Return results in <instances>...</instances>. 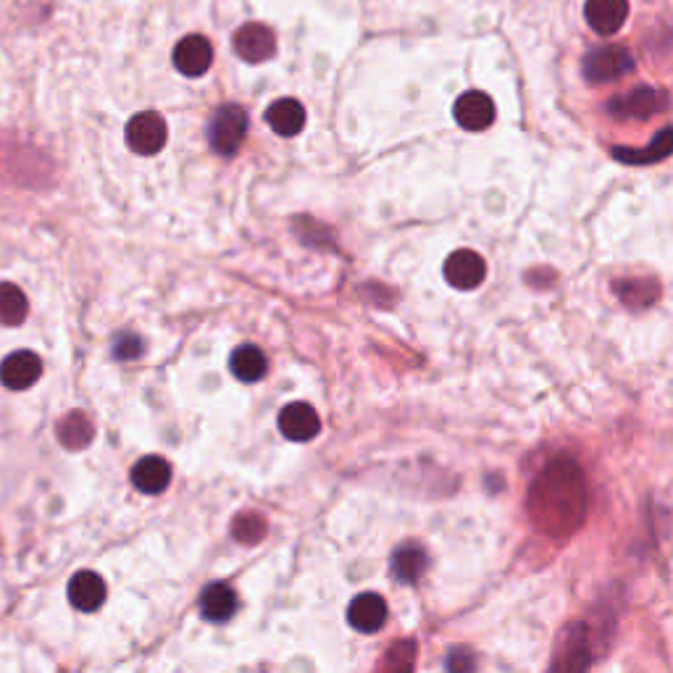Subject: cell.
<instances>
[{
	"label": "cell",
	"instance_id": "obj_16",
	"mask_svg": "<svg viewBox=\"0 0 673 673\" xmlns=\"http://www.w3.org/2000/svg\"><path fill=\"white\" fill-rule=\"evenodd\" d=\"M171 482V466L158 455H148L142 458L135 468H132V484L145 495H161L163 489Z\"/></svg>",
	"mask_w": 673,
	"mask_h": 673
},
{
	"label": "cell",
	"instance_id": "obj_1",
	"mask_svg": "<svg viewBox=\"0 0 673 673\" xmlns=\"http://www.w3.org/2000/svg\"><path fill=\"white\" fill-rule=\"evenodd\" d=\"M587 511V487L581 468L571 458H558L542 468L529 489V513L550 537H568L579 529Z\"/></svg>",
	"mask_w": 673,
	"mask_h": 673
},
{
	"label": "cell",
	"instance_id": "obj_21",
	"mask_svg": "<svg viewBox=\"0 0 673 673\" xmlns=\"http://www.w3.org/2000/svg\"><path fill=\"white\" fill-rule=\"evenodd\" d=\"M392 571L400 584H416L426 571V553L418 545L400 547L392 560Z\"/></svg>",
	"mask_w": 673,
	"mask_h": 673
},
{
	"label": "cell",
	"instance_id": "obj_18",
	"mask_svg": "<svg viewBox=\"0 0 673 673\" xmlns=\"http://www.w3.org/2000/svg\"><path fill=\"white\" fill-rule=\"evenodd\" d=\"M673 153V127H666L663 132L655 135V140L642 150L631 148H613V158L631 163V166H647V163H658Z\"/></svg>",
	"mask_w": 673,
	"mask_h": 673
},
{
	"label": "cell",
	"instance_id": "obj_2",
	"mask_svg": "<svg viewBox=\"0 0 673 673\" xmlns=\"http://www.w3.org/2000/svg\"><path fill=\"white\" fill-rule=\"evenodd\" d=\"M584 79L592 85H605V82H616L634 71V58L621 45H600L592 48L581 61Z\"/></svg>",
	"mask_w": 673,
	"mask_h": 673
},
{
	"label": "cell",
	"instance_id": "obj_19",
	"mask_svg": "<svg viewBox=\"0 0 673 673\" xmlns=\"http://www.w3.org/2000/svg\"><path fill=\"white\" fill-rule=\"evenodd\" d=\"M229 369L232 374L240 379V382H261L263 376H266V369H269V361H266V355L256 348V345H242L232 353L229 358Z\"/></svg>",
	"mask_w": 673,
	"mask_h": 673
},
{
	"label": "cell",
	"instance_id": "obj_24",
	"mask_svg": "<svg viewBox=\"0 0 673 673\" xmlns=\"http://www.w3.org/2000/svg\"><path fill=\"white\" fill-rule=\"evenodd\" d=\"M413 652H416V645H413L411 639H403L395 650L390 652L392 663L395 666L387 668V673H411L413 671Z\"/></svg>",
	"mask_w": 673,
	"mask_h": 673
},
{
	"label": "cell",
	"instance_id": "obj_25",
	"mask_svg": "<svg viewBox=\"0 0 673 673\" xmlns=\"http://www.w3.org/2000/svg\"><path fill=\"white\" fill-rule=\"evenodd\" d=\"M474 655L468 650H453L447 655V671L450 673H474Z\"/></svg>",
	"mask_w": 673,
	"mask_h": 673
},
{
	"label": "cell",
	"instance_id": "obj_15",
	"mask_svg": "<svg viewBox=\"0 0 673 673\" xmlns=\"http://www.w3.org/2000/svg\"><path fill=\"white\" fill-rule=\"evenodd\" d=\"M200 613L211 624H224L237 613V595L229 584H211L203 589L200 597Z\"/></svg>",
	"mask_w": 673,
	"mask_h": 673
},
{
	"label": "cell",
	"instance_id": "obj_26",
	"mask_svg": "<svg viewBox=\"0 0 673 673\" xmlns=\"http://www.w3.org/2000/svg\"><path fill=\"white\" fill-rule=\"evenodd\" d=\"M140 353L142 342L137 340V337H132V334H127V337H121V340L116 342V355H119V358H137Z\"/></svg>",
	"mask_w": 673,
	"mask_h": 673
},
{
	"label": "cell",
	"instance_id": "obj_3",
	"mask_svg": "<svg viewBox=\"0 0 673 673\" xmlns=\"http://www.w3.org/2000/svg\"><path fill=\"white\" fill-rule=\"evenodd\" d=\"M668 108V95L658 87L642 85L634 87L629 93H621L616 98H610L605 103V111H608L613 119H650V116L660 114Z\"/></svg>",
	"mask_w": 673,
	"mask_h": 673
},
{
	"label": "cell",
	"instance_id": "obj_17",
	"mask_svg": "<svg viewBox=\"0 0 673 673\" xmlns=\"http://www.w3.org/2000/svg\"><path fill=\"white\" fill-rule=\"evenodd\" d=\"M266 121L277 135L295 137L305 127V108L295 98H282L277 103H271L269 111H266Z\"/></svg>",
	"mask_w": 673,
	"mask_h": 673
},
{
	"label": "cell",
	"instance_id": "obj_9",
	"mask_svg": "<svg viewBox=\"0 0 673 673\" xmlns=\"http://www.w3.org/2000/svg\"><path fill=\"white\" fill-rule=\"evenodd\" d=\"M453 114L455 121L466 132H484L495 121V103H492V98L487 93L471 90V93L461 95V98L455 100Z\"/></svg>",
	"mask_w": 673,
	"mask_h": 673
},
{
	"label": "cell",
	"instance_id": "obj_12",
	"mask_svg": "<svg viewBox=\"0 0 673 673\" xmlns=\"http://www.w3.org/2000/svg\"><path fill=\"white\" fill-rule=\"evenodd\" d=\"M106 581L100 579V574L95 571H79L74 574V579L69 581V600L71 605L82 613H95V610L103 608L106 603Z\"/></svg>",
	"mask_w": 673,
	"mask_h": 673
},
{
	"label": "cell",
	"instance_id": "obj_8",
	"mask_svg": "<svg viewBox=\"0 0 673 673\" xmlns=\"http://www.w3.org/2000/svg\"><path fill=\"white\" fill-rule=\"evenodd\" d=\"M40 376H43V361L29 350L11 353L6 361L0 363V382L14 392L29 390Z\"/></svg>",
	"mask_w": 673,
	"mask_h": 673
},
{
	"label": "cell",
	"instance_id": "obj_13",
	"mask_svg": "<svg viewBox=\"0 0 673 673\" xmlns=\"http://www.w3.org/2000/svg\"><path fill=\"white\" fill-rule=\"evenodd\" d=\"M584 16L597 35H616L629 16V0H587Z\"/></svg>",
	"mask_w": 673,
	"mask_h": 673
},
{
	"label": "cell",
	"instance_id": "obj_23",
	"mask_svg": "<svg viewBox=\"0 0 673 673\" xmlns=\"http://www.w3.org/2000/svg\"><path fill=\"white\" fill-rule=\"evenodd\" d=\"M232 532L234 537L240 539V542H245V545H256L258 539L263 537V532H266V524H263V518L258 516V513H242V516L234 521Z\"/></svg>",
	"mask_w": 673,
	"mask_h": 673
},
{
	"label": "cell",
	"instance_id": "obj_7",
	"mask_svg": "<svg viewBox=\"0 0 673 673\" xmlns=\"http://www.w3.org/2000/svg\"><path fill=\"white\" fill-rule=\"evenodd\" d=\"M487 277V263L474 250H455L445 261V279L455 290H476Z\"/></svg>",
	"mask_w": 673,
	"mask_h": 673
},
{
	"label": "cell",
	"instance_id": "obj_14",
	"mask_svg": "<svg viewBox=\"0 0 673 673\" xmlns=\"http://www.w3.org/2000/svg\"><path fill=\"white\" fill-rule=\"evenodd\" d=\"M348 621L353 629L363 631V634H374L387 624V603L374 592L358 595L348 608Z\"/></svg>",
	"mask_w": 673,
	"mask_h": 673
},
{
	"label": "cell",
	"instance_id": "obj_5",
	"mask_svg": "<svg viewBox=\"0 0 673 673\" xmlns=\"http://www.w3.org/2000/svg\"><path fill=\"white\" fill-rule=\"evenodd\" d=\"M166 140H169V127H166L163 116L156 114V111H145V114H137L135 119L129 121L127 142L129 148L140 153V156L161 153Z\"/></svg>",
	"mask_w": 673,
	"mask_h": 673
},
{
	"label": "cell",
	"instance_id": "obj_22",
	"mask_svg": "<svg viewBox=\"0 0 673 673\" xmlns=\"http://www.w3.org/2000/svg\"><path fill=\"white\" fill-rule=\"evenodd\" d=\"M27 295L16 284H0V324L19 326L27 319Z\"/></svg>",
	"mask_w": 673,
	"mask_h": 673
},
{
	"label": "cell",
	"instance_id": "obj_6",
	"mask_svg": "<svg viewBox=\"0 0 673 673\" xmlns=\"http://www.w3.org/2000/svg\"><path fill=\"white\" fill-rule=\"evenodd\" d=\"M234 50L248 64H263L277 53V35L266 24H245L234 35Z\"/></svg>",
	"mask_w": 673,
	"mask_h": 673
},
{
	"label": "cell",
	"instance_id": "obj_10",
	"mask_svg": "<svg viewBox=\"0 0 673 673\" xmlns=\"http://www.w3.org/2000/svg\"><path fill=\"white\" fill-rule=\"evenodd\" d=\"M174 64L187 77H203L213 64V48L206 37L190 35L174 48Z\"/></svg>",
	"mask_w": 673,
	"mask_h": 673
},
{
	"label": "cell",
	"instance_id": "obj_11",
	"mask_svg": "<svg viewBox=\"0 0 673 673\" xmlns=\"http://www.w3.org/2000/svg\"><path fill=\"white\" fill-rule=\"evenodd\" d=\"M279 432L292 442H308L321 432V421L311 405L292 403L279 413Z\"/></svg>",
	"mask_w": 673,
	"mask_h": 673
},
{
	"label": "cell",
	"instance_id": "obj_4",
	"mask_svg": "<svg viewBox=\"0 0 673 673\" xmlns=\"http://www.w3.org/2000/svg\"><path fill=\"white\" fill-rule=\"evenodd\" d=\"M248 135V114L240 106H221L211 121V148L219 156H234Z\"/></svg>",
	"mask_w": 673,
	"mask_h": 673
},
{
	"label": "cell",
	"instance_id": "obj_20",
	"mask_svg": "<svg viewBox=\"0 0 673 673\" xmlns=\"http://www.w3.org/2000/svg\"><path fill=\"white\" fill-rule=\"evenodd\" d=\"M58 442L66 450H82L93 442V424L85 413H69V416L58 424Z\"/></svg>",
	"mask_w": 673,
	"mask_h": 673
}]
</instances>
